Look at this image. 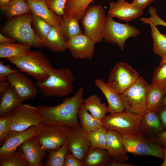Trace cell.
<instances>
[{"mask_svg":"<svg viewBox=\"0 0 166 166\" xmlns=\"http://www.w3.org/2000/svg\"><path fill=\"white\" fill-rule=\"evenodd\" d=\"M19 70L12 69L9 65H5L0 61V81H8L9 76L12 73Z\"/></svg>","mask_w":166,"mask_h":166,"instance_id":"42","label":"cell"},{"mask_svg":"<svg viewBox=\"0 0 166 166\" xmlns=\"http://www.w3.org/2000/svg\"><path fill=\"white\" fill-rule=\"evenodd\" d=\"M83 104L92 115L98 119L101 120L108 112L106 103H102L100 98L96 95H92L84 99Z\"/></svg>","mask_w":166,"mask_h":166,"instance_id":"28","label":"cell"},{"mask_svg":"<svg viewBox=\"0 0 166 166\" xmlns=\"http://www.w3.org/2000/svg\"><path fill=\"white\" fill-rule=\"evenodd\" d=\"M69 151L83 162L91 146L86 132L81 127H70L67 137Z\"/></svg>","mask_w":166,"mask_h":166,"instance_id":"14","label":"cell"},{"mask_svg":"<svg viewBox=\"0 0 166 166\" xmlns=\"http://www.w3.org/2000/svg\"><path fill=\"white\" fill-rule=\"evenodd\" d=\"M86 134L91 147L106 149L107 130L104 127L86 132Z\"/></svg>","mask_w":166,"mask_h":166,"instance_id":"34","label":"cell"},{"mask_svg":"<svg viewBox=\"0 0 166 166\" xmlns=\"http://www.w3.org/2000/svg\"><path fill=\"white\" fill-rule=\"evenodd\" d=\"M144 113L136 114L124 110L110 114L101 120L102 126L107 130L121 135L140 133Z\"/></svg>","mask_w":166,"mask_h":166,"instance_id":"5","label":"cell"},{"mask_svg":"<svg viewBox=\"0 0 166 166\" xmlns=\"http://www.w3.org/2000/svg\"><path fill=\"white\" fill-rule=\"evenodd\" d=\"M166 93V86L151 83L149 85L147 95L148 109L157 111L162 107Z\"/></svg>","mask_w":166,"mask_h":166,"instance_id":"26","label":"cell"},{"mask_svg":"<svg viewBox=\"0 0 166 166\" xmlns=\"http://www.w3.org/2000/svg\"><path fill=\"white\" fill-rule=\"evenodd\" d=\"M38 126H32L21 132L10 130L7 138L0 148V159L7 157L15 152L25 141L36 136Z\"/></svg>","mask_w":166,"mask_h":166,"instance_id":"16","label":"cell"},{"mask_svg":"<svg viewBox=\"0 0 166 166\" xmlns=\"http://www.w3.org/2000/svg\"><path fill=\"white\" fill-rule=\"evenodd\" d=\"M0 166H29V164L25 155L18 150L10 156L0 159Z\"/></svg>","mask_w":166,"mask_h":166,"instance_id":"37","label":"cell"},{"mask_svg":"<svg viewBox=\"0 0 166 166\" xmlns=\"http://www.w3.org/2000/svg\"><path fill=\"white\" fill-rule=\"evenodd\" d=\"M141 133L154 140L164 130L157 111L148 109L144 112L140 125Z\"/></svg>","mask_w":166,"mask_h":166,"instance_id":"19","label":"cell"},{"mask_svg":"<svg viewBox=\"0 0 166 166\" xmlns=\"http://www.w3.org/2000/svg\"><path fill=\"white\" fill-rule=\"evenodd\" d=\"M150 25L153 39V51L155 54L162 57L166 55V34L161 33L156 26L152 24Z\"/></svg>","mask_w":166,"mask_h":166,"instance_id":"35","label":"cell"},{"mask_svg":"<svg viewBox=\"0 0 166 166\" xmlns=\"http://www.w3.org/2000/svg\"><path fill=\"white\" fill-rule=\"evenodd\" d=\"M94 0H67L63 16L81 19L86 9Z\"/></svg>","mask_w":166,"mask_h":166,"instance_id":"27","label":"cell"},{"mask_svg":"<svg viewBox=\"0 0 166 166\" xmlns=\"http://www.w3.org/2000/svg\"><path fill=\"white\" fill-rule=\"evenodd\" d=\"M60 30L66 41L82 34L79 25V20L73 18H66L63 16L61 18L60 17Z\"/></svg>","mask_w":166,"mask_h":166,"instance_id":"30","label":"cell"},{"mask_svg":"<svg viewBox=\"0 0 166 166\" xmlns=\"http://www.w3.org/2000/svg\"><path fill=\"white\" fill-rule=\"evenodd\" d=\"M69 152L66 155L63 166H84L83 162Z\"/></svg>","mask_w":166,"mask_h":166,"instance_id":"43","label":"cell"},{"mask_svg":"<svg viewBox=\"0 0 166 166\" xmlns=\"http://www.w3.org/2000/svg\"><path fill=\"white\" fill-rule=\"evenodd\" d=\"M126 151L137 156H151L164 160L163 148L141 133L121 135Z\"/></svg>","mask_w":166,"mask_h":166,"instance_id":"7","label":"cell"},{"mask_svg":"<svg viewBox=\"0 0 166 166\" xmlns=\"http://www.w3.org/2000/svg\"><path fill=\"white\" fill-rule=\"evenodd\" d=\"M32 17V13H29L11 19L4 26L3 32L19 43L31 47H44L31 26Z\"/></svg>","mask_w":166,"mask_h":166,"instance_id":"4","label":"cell"},{"mask_svg":"<svg viewBox=\"0 0 166 166\" xmlns=\"http://www.w3.org/2000/svg\"><path fill=\"white\" fill-rule=\"evenodd\" d=\"M78 115L81 127L86 132L95 131L102 126L101 120L94 118L90 114L83 103L79 108Z\"/></svg>","mask_w":166,"mask_h":166,"instance_id":"29","label":"cell"},{"mask_svg":"<svg viewBox=\"0 0 166 166\" xmlns=\"http://www.w3.org/2000/svg\"><path fill=\"white\" fill-rule=\"evenodd\" d=\"M140 34V31L128 23L123 24L114 20L113 17L106 15L103 38L108 43L115 44L123 51L126 40L131 37H136Z\"/></svg>","mask_w":166,"mask_h":166,"instance_id":"9","label":"cell"},{"mask_svg":"<svg viewBox=\"0 0 166 166\" xmlns=\"http://www.w3.org/2000/svg\"><path fill=\"white\" fill-rule=\"evenodd\" d=\"M8 81L23 101L36 96L38 88L36 84L20 70L11 74Z\"/></svg>","mask_w":166,"mask_h":166,"instance_id":"15","label":"cell"},{"mask_svg":"<svg viewBox=\"0 0 166 166\" xmlns=\"http://www.w3.org/2000/svg\"><path fill=\"white\" fill-rule=\"evenodd\" d=\"M164 131L166 130V106H162L157 111Z\"/></svg>","mask_w":166,"mask_h":166,"instance_id":"45","label":"cell"},{"mask_svg":"<svg viewBox=\"0 0 166 166\" xmlns=\"http://www.w3.org/2000/svg\"><path fill=\"white\" fill-rule=\"evenodd\" d=\"M0 8L6 16L9 18L31 12L25 0H11Z\"/></svg>","mask_w":166,"mask_h":166,"instance_id":"33","label":"cell"},{"mask_svg":"<svg viewBox=\"0 0 166 166\" xmlns=\"http://www.w3.org/2000/svg\"><path fill=\"white\" fill-rule=\"evenodd\" d=\"M11 85L8 81H1L0 82V93L8 89Z\"/></svg>","mask_w":166,"mask_h":166,"instance_id":"47","label":"cell"},{"mask_svg":"<svg viewBox=\"0 0 166 166\" xmlns=\"http://www.w3.org/2000/svg\"><path fill=\"white\" fill-rule=\"evenodd\" d=\"M28 160L29 166H43V160L47 155L46 151L40 144L36 136L28 139L18 147Z\"/></svg>","mask_w":166,"mask_h":166,"instance_id":"18","label":"cell"},{"mask_svg":"<svg viewBox=\"0 0 166 166\" xmlns=\"http://www.w3.org/2000/svg\"><path fill=\"white\" fill-rule=\"evenodd\" d=\"M109 5V14L127 22L139 18L144 13L143 10L138 9L132 3H129L125 0L111 2Z\"/></svg>","mask_w":166,"mask_h":166,"instance_id":"17","label":"cell"},{"mask_svg":"<svg viewBox=\"0 0 166 166\" xmlns=\"http://www.w3.org/2000/svg\"><path fill=\"white\" fill-rule=\"evenodd\" d=\"M0 94V117L9 114L16 108L22 104L23 101L11 85L8 89Z\"/></svg>","mask_w":166,"mask_h":166,"instance_id":"24","label":"cell"},{"mask_svg":"<svg viewBox=\"0 0 166 166\" xmlns=\"http://www.w3.org/2000/svg\"><path fill=\"white\" fill-rule=\"evenodd\" d=\"M154 0H133L132 2L138 9L143 10Z\"/></svg>","mask_w":166,"mask_h":166,"instance_id":"44","label":"cell"},{"mask_svg":"<svg viewBox=\"0 0 166 166\" xmlns=\"http://www.w3.org/2000/svg\"><path fill=\"white\" fill-rule=\"evenodd\" d=\"M113 161L110 163L108 166H135V165L132 164H129L124 163Z\"/></svg>","mask_w":166,"mask_h":166,"instance_id":"49","label":"cell"},{"mask_svg":"<svg viewBox=\"0 0 166 166\" xmlns=\"http://www.w3.org/2000/svg\"><path fill=\"white\" fill-rule=\"evenodd\" d=\"M163 148L166 147V130L159 135L154 140Z\"/></svg>","mask_w":166,"mask_h":166,"instance_id":"46","label":"cell"},{"mask_svg":"<svg viewBox=\"0 0 166 166\" xmlns=\"http://www.w3.org/2000/svg\"><path fill=\"white\" fill-rule=\"evenodd\" d=\"M166 63V55L161 57V59L160 62V65H161Z\"/></svg>","mask_w":166,"mask_h":166,"instance_id":"52","label":"cell"},{"mask_svg":"<svg viewBox=\"0 0 166 166\" xmlns=\"http://www.w3.org/2000/svg\"><path fill=\"white\" fill-rule=\"evenodd\" d=\"M152 83L166 86V63L160 65L153 73Z\"/></svg>","mask_w":166,"mask_h":166,"instance_id":"39","label":"cell"},{"mask_svg":"<svg viewBox=\"0 0 166 166\" xmlns=\"http://www.w3.org/2000/svg\"><path fill=\"white\" fill-rule=\"evenodd\" d=\"M95 85L102 92L107 101L108 112L113 114L124 110L121 94L111 88L107 83L100 78L96 79Z\"/></svg>","mask_w":166,"mask_h":166,"instance_id":"21","label":"cell"},{"mask_svg":"<svg viewBox=\"0 0 166 166\" xmlns=\"http://www.w3.org/2000/svg\"><path fill=\"white\" fill-rule=\"evenodd\" d=\"M70 127L42 124L38 126L36 136L46 151L59 148L67 139Z\"/></svg>","mask_w":166,"mask_h":166,"instance_id":"10","label":"cell"},{"mask_svg":"<svg viewBox=\"0 0 166 166\" xmlns=\"http://www.w3.org/2000/svg\"><path fill=\"white\" fill-rule=\"evenodd\" d=\"M163 154L164 158L161 166H166V147L163 148Z\"/></svg>","mask_w":166,"mask_h":166,"instance_id":"50","label":"cell"},{"mask_svg":"<svg viewBox=\"0 0 166 166\" xmlns=\"http://www.w3.org/2000/svg\"><path fill=\"white\" fill-rule=\"evenodd\" d=\"M149 85L140 76L131 86L121 94L124 110L139 114L148 109L147 95Z\"/></svg>","mask_w":166,"mask_h":166,"instance_id":"6","label":"cell"},{"mask_svg":"<svg viewBox=\"0 0 166 166\" xmlns=\"http://www.w3.org/2000/svg\"><path fill=\"white\" fill-rule=\"evenodd\" d=\"M84 88L81 86L75 94L63 100L61 104L53 106L40 105L38 107L43 124L59 125L70 127H80L78 113L83 103Z\"/></svg>","mask_w":166,"mask_h":166,"instance_id":"1","label":"cell"},{"mask_svg":"<svg viewBox=\"0 0 166 166\" xmlns=\"http://www.w3.org/2000/svg\"><path fill=\"white\" fill-rule=\"evenodd\" d=\"M106 18L104 8L97 5L89 6L81 19L84 34L96 43H100L103 39Z\"/></svg>","mask_w":166,"mask_h":166,"instance_id":"8","label":"cell"},{"mask_svg":"<svg viewBox=\"0 0 166 166\" xmlns=\"http://www.w3.org/2000/svg\"><path fill=\"white\" fill-rule=\"evenodd\" d=\"M106 150L112 157L113 161L125 162L128 159V152L124 148L123 137L119 133L107 130Z\"/></svg>","mask_w":166,"mask_h":166,"instance_id":"20","label":"cell"},{"mask_svg":"<svg viewBox=\"0 0 166 166\" xmlns=\"http://www.w3.org/2000/svg\"><path fill=\"white\" fill-rule=\"evenodd\" d=\"M11 0H0V7L4 6L10 2Z\"/></svg>","mask_w":166,"mask_h":166,"instance_id":"51","label":"cell"},{"mask_svg":"<svg viewBox=\"0 0 166 166\" xmlns=\"http://www.w3.org/2000/svg\"><path fill=\"white\" fill-rule=\"evenodd\" d=\"M113 160L106 149L91 147L83 163L84 166H108Z\"/></svg>","mask_w":166,"mask_h":166,"instance_id":"23","label":"cell"},{"mask_svg":"<svg viewBox=\"0 0 166 166\" xmlns=\"http://www.w3.org/2000/svg\"><path fill=\"white\" fill-rule=\"evenodd\" d=\"M48 152L47 156L43 164V166H63L65 158L70 152L68 140L59 148L50 150Z\"/></svg>","mask_w":166,"mask_h":166,"instance_id":"31","label":"cell"},{"mask_svg":"<svg viewBox=\"0 0 166 166\" xmlns=\"http://www.w3.org/2000/svg\"><path fill=\"white\" fill-rule=\"evenodd\" d=\"M166 106V93L162 104V106Z\"/></svg>","mask_w":166,"mask_h":166,"instance_id":"53","label":"cell"},{"mask_svg":"<svg viewBox=\"0 0 166 166\" xmlns=\"http://www.w3.org/2000/svg\"><path fill=\"white\" fill-rule=\"evenodd\" d=\"M16 40L12 38L6 37L2 34H0V44L6 43L15 42Z\"/></svg>","mask_w":166,"mask_h":166,"instance_id":"48","label":"cell"},{"mask_svg":"<svg viewBox=\"0 0 166 166\" xmlns=\"http://www.w3.org/2000/svg\"><path fill=\"white\" fill-rule=\"evenodd\" d=\"M66 42L68 49L74 58L92 59L96 43L84 33L70 39Z\"/></svg>","mask_w":166,"mask_h":166,"instance_id":"13","label":"cell"},{"mask_svg":"<svg viewBox=\"0 0 166 166\" xmlns=\"http://www.w3.org/2000/svg\"><path fill=\"white\" fill-rule=\"evenodd\" d=\"M11 118L9 114L0 118V145H2L7 138L11 126Z\"/></svg>","mask_w":166,"mask_h":166,"instance_id":"38","label":"cell"},{"mask_svg":"<svg viewBox=\"0 0 166 166\" xmlns=\"http://www.w3.org/2000/svg\"><path fill=\"white\" fill-rule=\"evenodd\" d=\"M32 23L39 39L44 43L52 26L39 16L32 13Z\"/></svg>","mask_w":166,"mask_h":166,"instance_id":"36","label":"cell"},{"mask_svg":"<svg viewBox=\"0 0 166 166\" xmlns=\"http://www.w3.org/2000/svg\"><path fill=\"white\" fill-rule=\"evenodd\" d=\"M31 13L42 18L52 26H60V17L48 7L45 0H25Z\"/></svg>","mask_w":166,"mask_h":166,"instance_id":"22","label":"cell"},{"mask_svg":"<svg viewBox=\"0 0 166 166\" xmlns=\"http://www.w3.org/2000/svg\"><path fill=\"white\" fill-rule=\"evenodd\" d=\"M9 114L11 121V130L22 131L32 126H38L43 123L38 107L29 104H21Z\"/></svg>","mask_w":166,"mask_h":166,"instance_id":"11","label":"cell"},{"mask_svg":"<svg viewBox=\"0 0 166 166\" xmlns=\"http://www.w3.org/2000/svg\"><path fill=\"white\" fill-rule=\"evenodd\" d=\"M45 47L52 51L63 52L68 49L66 41L60 26H52L44 43Z\"/></svg>","mask_w":166,"mask_h":166,"instance_id":"25","label":"cell"},{"mask_svg":"<svg viewBox=\"0 0 166 166\" xmlns=\"http://www.w3.org/2000/svg\"><path fill=\"white\" fill-rule=\"evenodd\" d=\"M140 76L138 72L125 62L117 63L109 74L107 83L121 94L131 86Z\"/></svg>","mask_w":166,"mask_h":166,"instance_id":"12","label":"cell"},{"mask_svg":"<svg viewBox=\"0 0 166 166\" xmlns=\"http://www.w3.org/2000/svg\"><path fill=\"white\" fill-rule=\"evenodd\" d=\"M7 59L37 83L45 81L53 68L46 56L39 51L29 50L22 55Z\"/></svg>","mask_w":166,"mask_h":166,"instance_id":"2","label":"cell"},{"mask_svg":"<svg viewBox=\"0 0 166 166\" xmlns=\"http://www.w3.org/2000/svg\"><path fill=\"white\" fill-rule=\"evenodd\" d=\"M67 0H45L48 8L59 17L64 14L65 4Z\"/></svg>","mask_w":166,"mask_h":166,"instance_id":"40","label":"cell"},{"mask_svg":"<svg viewBox=\"0 0 166 166\" xmlns=\"http://www.w3.org/2000/svg\"><path fill=\"white\" fill-rule=\"evenodd\" d=\"M31 46L19 43L0 44V58H8L20 56L29 50Z\"/></svg>","mask_w":166,"mask_h":166,"instance_id":"32","label":"cell"},{"mask_svg":"<svg viewBox=\"0 0 166 166\" xmlns=\"http://www.w3.org/2000/svg\"><path fill=\"white\" fill-rule=\"evenodd\" d=\"M149 12L150 14V17H144L143 20L144 23L152 24L156 26L160 25L166 27V22L158 16L156 8L151 7L149 9Z\"/></svg>","mask_w":166,"mask_h":166,"instance_id":"41","label":"cell"},{"mask_svg":"<svg viewBox=\"0 0 166 166\" xmlns=\"http://www.w3.org/2000/svg\"><path fill=\"white\" fill-rule=\"evenodd\" d=\"M74 81L73 74L69 69L53 68L45 81L36 84L45 97H61L71 93Z\"/></svg>","mask_w":166,"mask_h":166,"instance_id":"3","label":"cell"}]
</instances>
